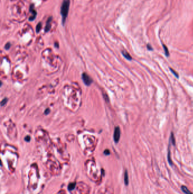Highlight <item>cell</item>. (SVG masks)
<instances>
[{
	"label": "cell",
	"instance_id": "e0dca14e",
	"mask_svg": "<svg viewBox=\"0 0 193 194\" xmlns=\"http://www.w3.org/2000/svg\"><path fill=\"white\" fill-rule=\"evenodd\" d=\"M104 153L105 155L108 156L110 154V151L108 149H106L104 150Z\"/></svg>",
	"mask_w": 193,
	"mask_h": 194
},
{
	"label": "cell",
	"instance_id": "52a82bcc",
	"mask_svg": "<svg viewBox=\"0 0 193 194\" xmlns=\"http://www.w3.org/2000/svg\"><path fill=\"white\" fill-rule=\"evenodd\" d=\"M181 189L182 191L183 192L185 193V194H193L192 192H191L189 189H188L187 187L185 186H181Z\"/></svg>",
	"mask_w": 193,
	"mask_h": 194
},
{
	"label": "cell",
	"instance_id": "d6986e66",
	"mask_svg": "<svg viewBox=\"0 0 193 194\" xmlns=\"http://www.w3.org/2000/svg\"><path fill=\"white\" fill-rule=\"evenodd\" d=\"M49 112H50V110H49V108H47V109H46V110H45V112H44V114L45 115H48V114H49Z\"/></svg>",
	"mask_w": 193,
	"mask_h": 194
},
{
	"label": "cell",
	"instance_id": "5bb4252c",
	"mask_svg": "<svg viewBox=\"0 0 193 194\" xmlns=\"http://www.w3.org/2000/svg\"><path fill=\"white\" fill-rule=\"evenodd\" d=\"M170 70L171 72H172L173 73V75H174L175 76V77H176L177 78H178V77H179V76H178V73H177L176 72H175L174 70H173V69L170 68Z\"/></svg>",
	"mask_w": 193,
	"mask_h": 194
},
{
	"label": "cell",
	"instance_id": "9c48e42d",
	"mask_svg": "<svg viewBox=\"0 0 193 194\" xmlns=\"http://www.w3.org/2000/svg\"><path fill=\"white\" fill-rule=\"evenodd\" d=\"M170 143L173 144V145H175V139L173 132H172V134H171V135L170 136Z\"/></svg>",
	"mask_w": 193,
	"mask_h": 194
},
{
	"label": "cell",
	"instance_id": "30bf717a",
	"mask_svg": "<svg viewBox=\"0 0 193 194\" xmlns=\"http://www.w3.org/2000/svg\"><path fill=\"white\" fill-rule=\"evenodd\" d=\"M168 162H169V163L170 165H173V162H172V159H171V157H170V150L169 149V148L168 149Z\"/></svg>",
	"mask_w": 193,
	"mask_h": 194
},
{
	"label": "cell",
	"instance_id": "8fae6325",
	"mask_svg": "<svg viewBox=\"0 0 193 194\" xmlns=\"http://www.w3.org/2000/svg\"><path fill=\"white\" fill-rule=\"evenodd\" d=\"M75 183H70L69 184L68 186V189L69 191H72L73 189H74L75 188Z\"/></svg>",
	"mask_w": 193,
	"mask_h": 194
},
{
	"label": "cell",
	"instance_id": "3957f363",
	"mask_svg": "<svg viewBox=\"0 0 193 194\" xmlns=\"http://www.w3.org/2000/svg\"><path fill=\"white\" fill-rule=\"evenodd\" d=\"M82 80H83V81L84 83V84L87 86H90L93 82L92 78H91L87 73H83V75L82 76Z\"/></svg>",
	"mask_w": 193,
	"mask_h": 194
},
{
	"label": "cell",
	"instance_id": "7a4b0ae2",
	"mask_svg": "<svg viewBox=\"0 0 193 194\" xmlns=\"http://www.w3.org/2000/svg\"><path fill=\"white\" fill-rule=\"evenodd\" d=\"M121 136V131L120 128L119 127H116L115 128L114 131V134H113V139L114 141L116 143H118L119 140H120Z\"/></svg>",
	"mask_w": 193,
	"mask_h": 194
},
{
	"label": "cell",
	"instance_id": "ba28073f",
	"mask_svg": "<svg viewBox=\"0 0 193 194\" xmlns=\"http://www.w3.org/2000/svg\"><path fill=\"white\" fill-rule=\"evenodd\" d=\"M124 182H125V184L126 186H127L129 184V175H128V173L127 171L126 170L125 172V174H124Z\"/></svg>",
	"mask_w": 193,
	"mask_h": 194
},
{
	"label": "cell",
	"instance_id": "44dd1931",
	"mask_svg": "<svg viewBox=\"0 0 193 194\" xmlns=\"http://www.w3.org/2000/svg\"><path fill=\"white\" fill-rule=\"evenodd\" d=\"M55 45H56V46L57 47V48L58 47V44H57V43H56V44H55Z\"/></svg>",
	"mask_w": 193,
	"mask_h": 194
},
{
	"label": "cell",
	"instance_id": "6da1fadb",
	"mask_svg": "<svg viewBox=\"0 0 193 194\" xmlns=\"http://www.w3.org/2000/svg\"><path fill=\"white\" fill-rule=\"evenodd\" d=\"M69 7H70V1L69 0H64L61 7V14L62 16V21L63 25L65 23L68 17Z\"/></svg>",
	"mask_w": 193,
	"mask_h": 194
},
{
	"label": "cell",
	"instance_id": "ffe728a7",
	"mask_svg": "<svg viewBox=\"0 0 193 194\" xmlns=\"http://www.w3.org/2000/svg\"><path fill=\"white\" fill-rule=\"evenodd\" d=\"M147 49H148V50H149V51H151V50H152V47L149 44L147 45Z\"/></svg>",
	"mask_w": 193,
	"mask_h": 194
},
{
	"label": "cell",
	"instance_id": "2e32d148",
	"mask_svg": "<svg viewBox=\"0 0 193 194\" xmlns=\"http://www.w3.org/2000/svg\"><path fill=\"white\" fill-rule=\"evenodd\" d=\"M10 47H11V44H10V43H6V44L5 46V48L6 49L8 50V49H9L10 48Z\"/></svg>",
	"mask_w": 193,
	"mask_h": 194
},
{
	"label": "cell",
	"instance_id": "277c9868",
	"mask_svg": "<svg viewBox=\"0 0 193 194\" xmlns=\"http://www.w3.org/2000/svg\"><path fill=\"white\" fill-rule=\"evenodd\" d=\"M30 12H31L32 16L30 17L29 20L30 21H33L35 19L36 17L37 16V12L34 9V6L33 5H32L30 7Z\"/></svg>",
	"mask_w": 193,
	"mask_h": 194
},
{
	"label": "cell",
	"instance_id": "7c38bea8",
	"mask_svg": "<svg viewBox=\"0 0 193 194\" xmlns=\"http://www.w3.org/2000/svg\"><path fill=\"white\" fill-rule=\"evenodd\" d=\"M42 24L41 22L39 23L38 25H36V31L37 33H39L41 30V29H42Z\"/></svg>",
	"mask_w": 193,
	"mask_h": 194
},
{
	"label": "cell",
	"instance_id": "ac0fdd59",
	"mask_svg": "<svg viewBox=\"0 0 193 194\" xmlns=\"http://www.w3.org/2000/svg\"><path fill=\"white\" fill-rule=\"evenodd\" d=\"M25 141H27V142H29L30 140H31V137H30V136H27L25 137Z\"/></svg>",
	"mask_w": 193,
	"mask_h": 194
},
{
	"label": "cell",
	"instance_id": "5b68a950",
	"mask_svg": "<svg viewBox=\"0 0 193 194\" xmlns=\"http://www.w3.org/2000/svg\"><path fill=\"white\" fill-rule=\"evenodd\" d=\"M52 21V17H49L48 19V20L47 21L46 25H45V32H48L50 30H51Z\"/></svg>",
	"mask_w": 193,
	"mask_h": 194
},
{
	"label": "cell",
	"instance_id": "9a60e30c",
	"mask_svg": "<svg viewBox=\"0 0 193 194\" xmlns=\"http://www.w3.org/2000/svg\"><path fill=\"white\" fill-rule=\"evenodd\" d=\"M7 102H8V99L4 98L1 102V106H4L5 104H6V103H7Z\"/></svg>",
	"mask_w": 193,
	"mask_h": 194
},
{
	"label": "cell",
	"instance_id": "4fadbf2b",
	"mask_svg": "<svg viewBox=\"0 0 193 194\" xmlns=\"http://www.w3.org/2000/svg\"><path fill=\"white\" fill-rule=\"evenodd\" d=\"M162 47H163V48L165 51V55L167 56V57H168V56H169V53L168 48H167L166 45L164 44H162Z\"/></svg>",
	"mask_w": 193,
	"mask_h": 194
},
{
	"label": "cell",
	"instance_id": "8992f818",
	"mask_svg": "<svg viewBox=\"0 0 193 194\" xmlns=\"http://www.w3.org/2000/svg\"><path fill=\"white\" fill-rule=\"evenodd\" d=\"M122 54H123V56H124V57L125 58H126L127 60H129V61H130L132 60V57H131V56H130V54L126 51H122Z\"/></svg>",
	"mask_w": 193,
	"mask_h": 194
}]
</instances>
